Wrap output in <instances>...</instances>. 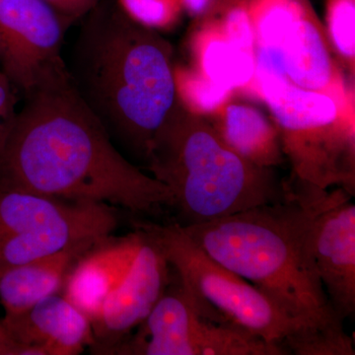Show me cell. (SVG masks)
<instances>
[{
	"label": "cell",
	"instance_id": "1",
	"mask_svg": "<svg viewBox=\"0 0 355 355\" xmlns=\"http://www.w3.org/2000/svg\"><path fill=\"white\" fill-rule=\"evenodd\" d=\"M0 132V188L140 214L174 205L167 186L116 149L67 64L49 70Z\"/></svg>",
	"mask_w": 355,
	"mask_h": 355
},
{
	"label": "cell",
	"instance_id": "2",
	"mask_svg": "<svg viewBox=\"0 0 355 355\" xmlns=\"http://www.w3.org/2000/svg\"><path fill=\"white\" fill-rule=\"evenodd\" d=\"M286 196L222 218L183 225L203 252L246 279L300 327L297 355H354L313 254V226L328 196L293 177Z\"/></svg>",
	"mask_w": 355,
	"mask_h": 355
},
{
	"label": "cell",
	"instance_id": "3",
	"mask_svg": "<svg viewBox=\"0 0 355 355\" xmlns=\"http://www.w3.org/2000/svg\"><path fill=\"white\" fill-rule=\"evenodd\" d=\"M173 49L130 19L114 0L85 16L67 71L112 139L146 161L154 137L179 104Z\"/></svg>",
	"mask_w": 355,
	"mask_h": 355
},
{
	"label": "cell",
	"instance_id": "4",
	"mask_svg": "<svg viewBox=\"0 0 355 355\" xmlns=\"http://www.w3.org/2000/svg\"><path fill=\"white\" fill-rule=\"evenodd\" d=\"M146 162L171 191L183 225L222 218L282 200L286 184L272 168L235 153L205 116L178 104L154 137Z\"/></svg>",
	"mask_w": 355,
	"mask_h": 355
},
{
	"label": "cell",
	"instance_id": "5",
	"mask_svg": "<svg viewBox=\"0 0 355 355\" xmlns=\"http://www.w3.org/2000/svg\"><path fill=\"white\" fill-rule=\"evenodd\" d=\"M254 97L272 113L293 177L322 190L336 186L354 197V104L289 81L266 84Z\"/></svg>",
	"mask_w": 355,
	"mask_h": 355
},
{
	"label": "cell",
	"instance_id": "6",
	"mask_svg": "<svg viewBox=\"0 0 355 355\" xmlns=\"http://www.w3.org/2000/svg\"><path fill=\"white\" fill-rule=\"evenodd\" d=\"M135 225L151 236L184 288L210 316L277 345L286 354H295L303 340L300 327L256 286L210 258L180 223Z\"/></svg>",
	"mask_w": 355,
	"mask_h": 355
},
{
	"label": "cell",
	"instance_id": "7",
	"mask_svg": "<svg viewBox=\"0 0 355 355\" xmlns=\"http://www.w3.org/2000/svg\"><path fill=\"white\" fill-rule=\"evenodd\" d=\"M116 227L111 205L0 188V272L76 245L102 241Z\"/></svg>",
	"mask_w": 355,
	"mask_h": 355
},
{
	"label": "cell",
	"instance_id": "8",
	"mask_svg": "<svg viewBox=\"0 0 355 355\" xmlns=\"http://www.w3.org/2000/svg\"><path fill=\"white\" fill-rule=\"evenodd\" d=\"M247 10L254 51L279 58L289 83L354 104V91L345 83L327 33L308 0H247Z\"/></svg>",
	"mask_w": 355,
	"mask_h": 355
},
{
	"label": "cell",
	"instance_id": "9",
	"mask_svg": "<svg viewBox=\"0 0 355 355\" xmlns=\"http://www.w3.org/2000/svg\"><path fill=\"white\" fill-rule=\"evenodd\" d=\"M135 335L128 336L110 354L284 355L286 352L221 323L200 307L176 275Z\"/></svg>",
	"mask_w": 355,
	"mask_h": 355
},
{
	"label": "cell",
	"instance_id": "10",
	"mask_svg": "<svg viewBox=\"0 0 355 355\" xmlns=\"http://www.w3.org/2000/svg\"><path fill=\"white\" fill-rule=\"evenodd\" d=\"M69 26L42 0H0V71L27 95L64 64L62 46Z\"/></svg>",
	"mask_w": 355,
	"mask_h": 355
},
{
	"label": "cell",
	"instance_id": "11",
	"mask_svg": "<svg viewBox=\"0 0 355 355\" xmlns=\"http://www.w3.org/2000/svg\"><path fill=\"white\" fill-rule=\"evenodd\" d=\"M135 258L123 279L105 300L92 323V354H110L149 314L171 280V266L144 229Z\"/></svg>",
	"mask_w": 355,
	"mask_h": 355
},
{
	"label": "cell",
	"instance_id": "12",
	"mask_svg": "<svg viewBox=\"0 0 355 355\" xmlns=\"http://www.w3.org/2000/svg\"><path fill=\"white\" fill-rule=\"evenodd\" d=\"M352 198L342 188L329 191L313 226L318 275L343 321L355 311V205Z\"/></svg>",
	"mask_w": 355,
	"mask_h": 355
},
{
	"label": "cell",
	"instance_id": "13",
	"mask_svg": "<svg viewBox=\"0 0 355 355\" xmlns=\"http://www.w3.org/2000/svg\"><path fill=\"white\" fill-rule=\"evenodd\" d=\"M0 321L14 342L31 355H76L94 345L90 320L60 293Z\"/></svg>",
	"mask_w": 355,
	"mask_h": 355
},
{
	"label": "cell",
	"instance_id": "14",
	"mask_svg": "<svg viewBox=\"0 0 355 355\" xmlns=\"http://www.w3.org/2000/svg\"><path fill=\"white\" fill-rule=\"evenodd\" d=\"M139 233L109 236L74 263L64 280L62 295L78 308L91 324L99 316L105 300L120 284L135 258Z\"/></svg>",
	"mask_w": 355,
	"mask_h": 355
},
{
	"label": "cell",
	"instance_id": "15",
	"mask_svg": "<svg viewBox=\"0 0 355 355\" xmlns=\"http://www.w3.org/2000/svg\"><path fill=\"white\" fill-rule=\"evenodd\" d=\"M98 243L76 245L0 272L4 316L20 314L42 299L60 293L74 263Z\"/></svg>",
	"mask_w": 355,
	"mask_h": 355
},
{
	"label": "cell",
	"instance_id": "16",
	"mask_svg": "<svg viewBox=\"0 0 355 355\" xmlns=\"http://www.w3.org/2000/svg\"><path fill=\"white\" fill-rule=\"evenodd\" d=\"M212 116V125L243 158L263 168L275 167L284 161L279 130L258 109L229 102Z\"/></svg>",
	"mask_w": 355,
	"mask_h": 355
},
{
	"label": "cell",
	"instance_id": "17",
	"mask_svg": "<svg viewBox=\"0 0 355 355\" xmlns=\"http://www.w3.org/2000/svg\"><path fill=\"white\" fill-rule=\"evenodd\" d=\"M195 69L210 80L231 90L247 91L253 81L254 55L230 41L218 20L209 21L193 40Z\"/></svg>",
	"mask_w": 355,
	"mask_h": 355
},
{
	"label": "cell",
	"instance_id": "18",
	"mask_svg": "<svg viewBox=\"0 0 355 355\" xmlns=\"http://www.w3.org/2000/svg\"><path fill=\"white\" fill-rule=\"evenodd\" d=\"M178 101L197 116H214L232 99L234 91L210 80L197 69L174 67Z\"/></svg>",
	"mask_w": 355,
	"mask_h": 355
},
{
	"label": "cell",
	"instance_id": "19",
	"mask_svg": "<svg viewBox=\"0 0 355 355\" xmlns=\"http://www.w3.org/2000/svg\"><path fill=\"white\" fill-rule=\"evenodd\" d=\"M327 36L343 64L354 73L355 0H327Z\"/></svg>",
	"mask_w": 355,
	"mask_h": 355
},
{
	"label": "cell",
	"instance_id": "20",
	"mask_svg": "<svg viewBox=\"0 0 355 355\" xmlns=\"http://www.w3.org/2000/svg\"><path fill=\"white\" fill-rule=\"evenodd\" d=\"M130 19L153 31L176 27L183 14L180 0H114Z\"/></svg>",
	"mask_w": 355,
	"mask_h": 355
},
{
	"label": "cell",
	"instance_id": "21",
	"mask_svg": "<svg viewBox=\"0 0 355 355\" xmlns=\"http://www.w3.org/2000/svg\"><path fill=\"white\" fill-rule=\"evenodd\" d=\"M222 31L236 46L254 55L253 28L247 10V0L231 2L218 19Z\"/></svg>",
	"mask_w": 355,
	"mask_h": 355
},
{
	"label": "cell",
	"instance_id": "22",
	"mask_svg": "<svg viewBox=\"0 0 355 355\" xmlns=\"http://www.w3.org/2000/svg\"><path fill=\"white\" fill-rule=\"evenodd\" d=\"M70 26L85 17L100 0H42Z\"/></svg>",
	"mask_w": 355,
	"mask_h": 355
},
{
	"label": "cell",
	"instance_id": "23",
	"mask_svg": "<svg viewBox=\"0 0 355 355\" xmlns=\"http://www.w3.org/2000/svg\"><path fill=\"white\" fill-rule=\"evenodd\" d=\"M17 90L0 71V132L10 123L16 114Z\"/></svg>",
	"mask_w": 355,
	"mask_h": 355
},
{
	"label": "cell",
	"instance_id": "24",
	"mask_svg": "<svg viewBox=\"0 0 355 355\" xmlns=\"http://www.w3.org/2000/svg\"><path fill=\"white\" fill-rule=\"evenodd\" d=\"M184 12H187L191 17L200 18L216 6L218 0H180Z\"/></svg>",
	"mask_w": 355,
	"mask_h": 355
},
{
	"label": "cell",
	"instance_id": "25",
	"mask_svg": "<svg viewBox=\"0 0 355 355\" xmlns=\"http://www.w3.org/2000/svg\"><path fill=\"white\" fill-rule=\"evenodd\" d=\"M0 355H31L29 349L14 342L0 321Z\"/></svg>",
	"mask_w": 355,
	"mask_h": 355
}]
</instances>
